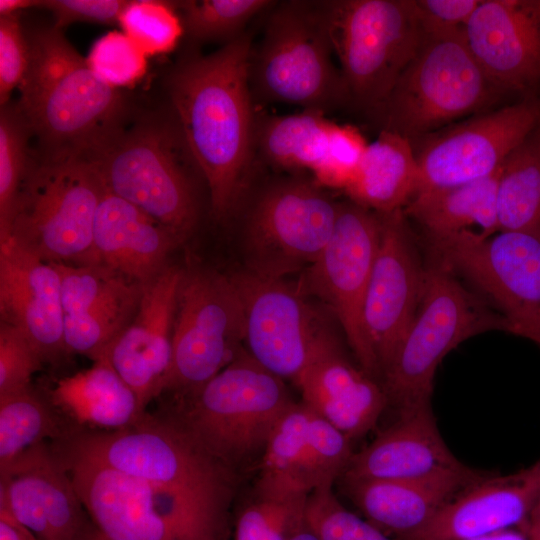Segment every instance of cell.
Returning a JSON list of instances; mask_svg holds the SVG:
<instances>
[{
	"instance_id": "obj_1",
	"label": "cell",
	"mask_w": 540,
	"mask_h": 540,
	"mask_svg": "<svg viewBox=\"0 0 540 540\" xmlns=\"http://www.w3.org/2000/svg\"><path fill=\"white\" fill-rule=\"evenodd\" d=\"M252 44L247 31L209 54L188 50L168 77L170 111L219 220L235 211L255 165L257 106L248 80Z\"/></svg>"
},
{
	"instance_id": "obj_2",
	"label": "cell",
	"mask_w": 540,
	"mask_h": 540,
	"mask_svg": "<svg viewBox=\"0 0 540 540\" xmlns=\"http://www.w3.org/2000/svg\"><path fill=\"white\" fill-rule=\"evenodd\" d=\"M27 37L30 59L17 104L41 153L86 152L128 119L121 90L99 79L60 29L37 27Z\"/></svg>"
},
{
	"instance_id": "obj_3",
	"label": "cell",
	"mask_w": 540,
	"mask_h": 540,
	"mask_svg": "<svg viewBox=\"0 0 540 540\" xmlns=\"http://www.w3.org/2000/svg\"><path fill=\"white\" fill-rule=\"evenodd\" d=\"M128 119L83 154L104 187L186 238L199 218L191 171L200 170L172 115Z\"/></svg>"
},
{
	"instance_id": "obj_4",
	"label": "cell",
	"mask_w": 540,
	"mask_h": 540,
	"mask_svg": "<svg viewBox=\"0 0 540 540\" xmlns=\"http://www.w3.org/2000/svg\"><path fill=\"white\" fill-rule=\"evenodd\" d=\"M333 55L326 1L275 2L249 54L255 105L285 103L327 114L349 104Z\"/></svg>"
},
{
	"instance_id": "obj_5",
	"label": "cell",
	"mask_w": 540,
	"mask_h": 540,
	"mask_svg": "<svg viewBox=\"0 0 540 540\" xmlns=\"http://www.w3.org/2000/svg\"><path fill=\"white\" fill-rule=\"evenodd\" d=\"M105 187L81 152L41 153L31 163L7 239L48 263L92 265L96 212Z\"/></svg>"
},
{
	"instance_id": "obj_6",
	"label": "cell",
	"mask_w": 540,
	"mask_h": 540,
	"mask_svg": "<svg viewBox=\"0 0 540 540\" xmlns=\"http://www.w3.org/2000/svg\"><path fill=\"white\" fill-rule=\"evenodd\" d=\"M62 446L171 489L226 525L232 483L229 466L179 423L143 414L125 428L74 434Z\"/></svg>"
},
{
	"instance_id": "obj_7",
	"label": "cell",
	"mask_w": 540,
	"mask_h": 540,
	"mask_svg": "<svg viewBox=\"0 0 540 540\" xmlns=\"http://www.w3.org/2000/svg\"><path fill=\"white\" fill-rule=\"evenodd\" d=\"M54 452L92 523L110 539H224L225 525L179 493L64 447Z\"/></svg>"
},
{
	"instance_id": "obj_8",
	"label": "cell",
	"mask_w": 540,
	"mask_h": 540,
	"mask_svg": "<svg viewBox=\"0 0 540 540\" xmlns=\"http://www.w3.org/2000/svg\"><path fill=\"white\" fill-rule=\"evenodd\" d=\"M495 88L471 53L464 30L424 33L416 55L373 115L381 130L412 142L478 111Z\"/></svg>"
},
{
	"instance_id": "obj_9",
	"label": "cell",
	"mask_w": 540,
	"mask_h": 540,
	"mask_svg": "<svg viewBox=\"0 0 540 540\" xmlns=\"http://www.w3.org/2000/svg\"><path fill=\"white\" fill-rule=\"evenodd\" d=\"M326 7L349 104L374 113L423 40L414 1L329 0Z\"/></svg>"
},
{
	"instance_id": "obj_10",
	"label": "cell",
	"mask_w": 540,
	"mask_h": 540,
	"mask_svg": "<svg viewBox=\"0 0 540 540\" xmlns=\"http://www.w3.org/2000/svg\"><path fill=\"white\" fill-rule=\"evenodd\" d=\"M502 330V315L486 309L439 263L425 268L416 313L383 372L388 400L398 409L431 403L442 359L465 340Z\"/></svg>"
},
{
	"instance_id": "obj_11",
	"label": "cell",
	"mask_w": 540,
	"mask_h": 540,
	"mask_svg": "<svg viewBox=\"0 0 540 540\" xmlns=\"http://www.w3.org/2000/svg\"><path fill=\"white\" fill-rule=\"evenodd\" d=\"M292 403L282 378L239 351L194 391L179 424L229 466L264 449Z\"/></svg>"
},
{
	"instance_id": "obj_12",
	"label": "cell",
	"mask_w": 540,
	"mask_h": 540,
	"mask_svg": "<svg viewBox=\"0 0 540 540\" xmlns=\"http://www.w3.org/2000/svg\"><path fill=\"white\" fill-rule=\"evenodd\" d=\"M338 209L313 179L288 177L268 185L245 221L248 270L283 278L308 268L331 239Z\"/></svg>"
},
{
	"instance_id": "obj_13",
	"label": "cell",
	"mask_w": 540,
	"mask_h": 540,
	"mask_svg": "<svg viewBox=\"0 0 540 540\" xmlns=\"http://www.w3.org/2000/svg\"><path fill=\"white\" fill-rule=\"evenodd\" d=\"M243 308L232 276L204 268L184 269L165 389L195 391L239 352Z\"/></svg>"
},
{
	"instance_id": "obj_14",
	"label": "cell",
	"mask_w": 540,
	"mask_h": 540,
	"mask_svg": "<svg viewBox=\"0 0 540 540\" xmlns=\"http://www.w3.org/2000/svg\"><path fill=\"white\" fill-rule=\"evenodd\" d=\"M244 316L248 353L284 379H295L338 346L321 314L297 285L250 270L232 276Z\"/></svg>"
},
{
	"instance_id": "obj_15",
	"label": "cell",
	"mask_w": 540,
	"mask_h": 540,
	"mask_svg": "<svg viewBox=\"0 0 540 540\" xmlns=\"http://www.w3.org/2000/svg\"><path fill=\"white\" fill-rule=\"evenodd\" d=\"M381 236L380 214L352 201L339 203L334 232L297 284L323 301L341 325L360 367H379L363 326V305Z\"/></svg>"
},
{
	"instance_id": "obj_16",
	"label": "cell",
	"mask_w": 540,
	"mask_h": 540,
	"mask_svg": "<svg viewBox=\"0 0 540 540\" xmlns=\"http://www.w3.org/2000/svg\"><path fill=\"white\" fill-rule=\"evenodd\" d=\"M539 126L540 98H525L424 137L414 196L494 174Z\"/></svg>"
},
{
	"instance_id": "obj_17",
	"label": "cell",
	"mask_w": 540,
	"mask_h": 540,
	"mask_svg": "<svg viewBox=\"0 0 540 540\" xmlns=\"http://www.w3.org/2000/svg\"><path fill=\"white\" fill-rule=\"evenodd\" d=\"M430 240L437 263L474 284L501 315L540 305V235L464 231Z\"/></svg>"
},
{
	"instance_id": "obj_18",
	"label": "cell",
	"mask_w": 540,
	"mask_h": 540,
	"mask_svg": "<svg viewBox=\"0 0 540 540\" xmlns=\"http://www.w3.org/2000/svg\"><path fill=\"white\" fill-rule=\"evenodd\" d=\"M380 217L381 236L365 294L363 326L383 374L416 313L425 268L417 258L404 211Z\"/></svg>"
},
{
	"instance_id": "obj_19",
	"label": "cell",
	"mask_w": 540,
	"mask_h": 540,
	"mask_svg": "<svg viewBox=\"0 0 540 540\" xmlns=\"http://www.w3.org/2000/svg\"><path fill=\"white\" fill-rule=\"evenodd\" d=\"M464 34L496 88L540 98V0H482Z\"/></svg>"
},
{
	"instance_id": "obj_20",
	"label": "cell",
	"mask_w": 540,
	"mask_h": 540,
	"mask_svg": "<svg viewBox=\"0 0 540 540\" xmlns=\"http://www.w3.org/2000/svg\"><path fill=\"white\" fill-rule=\"evenodd\" d=\"M0 507L40 540H77L90 522L67 470L44 443L0 469Z\"/></svg>"
},
{
	"instance_id": "obj_21",
	"label": "cell",
	"mask_w": 540,
	"mask_h": 540,
	"mask_svg": "<svg viewBox=\"0 0 540 540\" xmlns=\"http://www.w3.org/2000/svg\"><path fill=\"white\" fill-rule=\"evenodd\" d=\"M183 272V268L168 265L143 285L133 319L102 356L110 361L134 391L142 411L162 392L163 381L170 368Z\"/></svg>"
},
{
	"instance_id": "obj_22",
	"label": "cell",
	"mask_w": 540,
	"mask_h": 540,
	"mask_svg": "<svg viewBox=\"0 0 540 540\" xmlns=\"http://www.w3.org/2000/svg\"><path fill=\"white\" fill-rule=\"evenodd\" d=\"M539 494L540 461L507 475H480L445 503L425 527L402 540H460L522 529Z\"/></svg>"
},
{
	"instance_id": "obj_23",
	"label": "cell",
	"mask_w": 540,
	"mask_h": 540,
	"mask_svg": "<svg viewBox=\"0 0 540 540\" xmlns=\"http://www.w3.org/2000/svg\"><path fill=\"white\" fill-rule=\"evenodd\" d=\"M0 315L44 360L67 352L58 270L10 239L0 241Z\"/></svg>"
},
{
	"instance_id": "obj_24",
	"label": "cell",
	"mask_w": 540,
	"mask_h": 540,
	"mask_svg": "<svg viewBox=\"0 0 540 540\" xmlns=\"http://www.w3.org/2000/svg\"><path fill=\"white\" fill-rule=\"evenodd\" d=\"M398 410L393 424L353 454L342 480L413 479L465 466L441 437L431 403Z\"/></svg>"
},
{
	"instance_id": "obj_25",
	"label": "cell",
	"mask_w": 540,
	"mask_h": 540,
	"mask_svg": "<svg viewBox=\"0 0 540 540\" xmlns=\"http://www.w3.org/2000/svg\"><path fill=\"white\" fill-rule=\"evenodd\" d=\"M184 239L105 188L95 216L92 265L144 285L168 266Z\"/></svg>"
},
{
	"instance_id": "obj_26",
	"label": "cell",
	"mask_w": 540,
	"mask_h": 540,
	"mask_svg": "<svg viewBox=\"0 0 540 540\" xmlns=\"http://www.w3.org/2000/svg\"><path fill=\"white\" fill-rule=\"evenodd\" d=\"M480 475L464 466L413 479L343 483L365 519L384 533L405 539L425 527L445 503Z\"/></svg>"
},
{
	"instance_id": "obj_27",
	"label": "cell",
	"mask_w": 540,
	"mask_h": 540,
	"mask_svg": "<svg viewBox=\"0 0 540 540\" xmlns=\"http://www.w3.org/2000/svg\"><path fill=\"white\" fill-rule=\"evenodd\" d=\"M294 382L302 402L351 441L376 425L389 402L384 387L349 362L338 346L315 359Z\"/></svg>"
},
{
	"instance_id": "obj_28",
	"label": "cell",
	"mask_w": 540,
	"mask_h": 540,
	"mask_svg": "<svg viewBox=\"0 0 540 540\" xmlns=\"http://www.w3.org/2000/svg\"><path fill=\"white\" fill-rule=\"evenodd\" d=\"M50 397L52 404L74 421L95 427L117 430L143 415L136 394L106 357L58 380Z\"/></svg>"
},
{
	"instance_id": "obj_29",
	"label": "cell",
	"mask_w": 540,
	"mask_h": 540,
	"mask_svg": "<svg viewBox=\"0 0 540 540\" xmlns=\"http://www.w3.org/2000/svg\"><path fill=\"white\" fill-rule=\"evenodd\" d=\"M418 163L412 142L381 130L368 144L359 170L345 189L350 201L379 214L403 210L413 198Z\"/></svg>"
},
{
	"instance_id": "obj_30",
	"label": "cell",
	"mask_w": 540,
	"mask_h": 540,
	"mask_svg": "<svg viewBox=\"0 0 540 540\" xmlns=\"http://www.w3.org/2000/svg\"><path fill=\"white\" fill-rule=\"evenodd\" d=\"M310 409L293 402L270 433L263 449L258 493L310 494L327 485L308 432Z\"/></svg>"
},
{
	"instance_id": "obj_31",
	"label": "cell",
	"mask_w": 540,
	"mask_h": 540,
	"mask_svg": "<svg viewBox=\"0 0 540 540\" xmlns=\"http://www.w3.org/2000/svg\"><path fill=\"white\" fill-rule=\"evenodd\" d=\"M501 167L492 175L463 185L419 193L403 209L429 237L478 231L483 237L498 231L496 196Z\"/></svg>"
},
{
	"instance_id": "obj_32",
	"label": "cell",
	"mask_w": 540,
	"mask_h": 540,
	"mask_svg": "<svg viewBox=\"0 0 540 540\" xmlns=\"http://www.w3.org/2000/svg\"><path fill=\"white\" fill-rule=\"evenodd\" d=\"M334 123L318 110L273 115L257 107L255 162L312 173L326 153Z\"/></svg>"
},
{
	"instance_id": "obj_33",
	"label": "cell",
	"mask_w": 540,
	"mask_h": 540,
	"mask_svg": "<svg viewBox=\"0 0 540 540\" xmlns=\"http://www.w3.org/2000/svg\"><path fill=\"white\" fill-rule=\"evenodd\" d=\"M143 285L132 283L122 289L83 300L64 315L67 352L83 354L93 361L102 357L133 319Z\"/></svg>"
},
{
	"instance_id": "obj_34",
	"label": "cell",
	"mask_w": 540,
	"mask_h": 540,
	"mask_svg": "<svg viewBox=\"0 0 540 540\" xmlns=\"http://www.w3.org/2000/svg\"><path fill=\"white\" fill-rule=\"evenodd\" d=\"M496 207L498 231L540 235V126L502 164Z\"/></svg>"
},
{
	"instance_id": "obj_35",
	"label": "cell",
	"mask_w": 540,
	"mask_h": 540,
	"mask_svg": "<svg viewBox=\"0 0 540 540\" xmlns=\"http://www.w3.org/2000/svg\"><path fill=\"white\" fill-rule=\"evenodd\" d=\"M271 0H184L175 1L184 36L193 44L208 41L228 43L245 32L252 19L269 10Z\"/></svg>"
},
{
	"instance_id": "obj_36",
	"label": "cell",
	"mask_w": 540,
	"mask_h": 540,
	"mask_svg": "<svg viewBox=\"0 0 540 540\" xmlns=\"http://www.w3.org/2000/svg\"><path fill=\"white\" fill-rule=\"evenodd\" d=\"M48 406L27 388L0 397V469L46 437L59 434Z\"/></svg>"
},
{
	"instance_id": "obj_37",
	"label": "cell",
	"mask_w": 540,
	"mask_h": 540,
	"mask_svg": "<svg viewBox=\"0 0 540 540\" xmlns=\"http://www.w3.org/2000/svg\"><path fill=\"white\" fill-rule=\"evenodd\" d=\"M31 130L17 102L1 106L0 111V240L8 235L12 214L32 156L29 154Z\"/></svg>"
},
{
	"instance_id": "obj_38",
	"label": "cell",
	"mask_w": 540,
	"mask_h": 540,
	"mask_svg": "<svg viewBox=\"0 0 540 540\" xmlns=\"http://www.w3.org/2000/svg\"><path fill=\"white\" fill-rule=\"evenodd\" d=\"M309 494H261L239 514L234 540H290L306 525Z\"/></svg>"
},
{
	"instance_id": "obj_39",
	"label": "cell",
	"mask_w": 540,
	"mask_h": 540,
	"mask_svg": "<svg viewBox=\"0 0 540 540\" xmlns=\"http://www.w3.org/2000/svg\"><path fill=\"white\" fill-rule=\"evenodd\" d=\"M118 24L146 56L173 51L184 36L175 1L130 0Z\"/></svg>"
},
{
	"instance_id": "obj_40",
	"label": "cell",
	"mask_w": 540,
	"mask_h": 540,
	"mask_svg": "<svg viewBox=\"0 0 540 540\" xmlns=\"http://www.w3.org/2000/svg\"><path fill=\"white\" fill-rule=\"evenodd\" d=\"M306 523L319 540H402L348 510L333 494L332 486L309 494Z\"/></svg>"
},
{
	"instance_id": "obj_41",
	"label": "cell",
	"mask_w": 540,
	"mask_h": 540,
	"mask_svg": "<svg viewBox=\"0 0 540 540\" xmlns=\"http://www.w3.org/2000/svg\"><path fill=\"white\" fill-rule=\"evenodd\" d=\"M146 58L123 32L112 31L93 44L86 60L99 79L120 90L136 84L145 75Z\"/></svg>"
},
{
	"instance_id": "obj_42",
	"label": "cell",
	"mask_w": 540,
	"mask_h": 540,
	"mask_svg": "<svg viewBox=\"0 0 540 540\" xmlns=\"http://www.w3.org/2000/svg\"><path fill=\"white\" fill-rule=\"evenodd\" d=\"M368 142L349 124L334 123L326 153L313 170V180L323 188L345 189L355 178Z\"/></svg>"
},
{
	"instance_id": "obj_43",
	"label": "cell",
	"mask_w": 540,
	"mask_h": 540,
	"mask_svg": "<svg viewBox=\"0 0 540 540\" xmlns=\"http://www.w3.org/2000/svg\"><path fill=\"white\" fill-rule=\"evenodd\" d=\"M44 361L33 343L16 327L0 325V397L30 387Z\"/></svg>"
},
{
	"instance_id": "obj_44",
	"label": "cell",
	"mask_w": 540,
	"mask_h": 540,
	"mask_svg": "<svg viewBox=\"0 0 540 540\" xmlns=\"http://www.w3.org/2000/svg\"><path fill=\"white\" fill-rule=\"evenodd\" d=\"M30 46L19 13L0 16V104L9 103L29 65Z\"/></svg>"
},
{
	"instance_id": "obj_45",
	"label": "cell",
	"mask_w": 540,
	"mask_h": 540,
	"mask_svg": "<svg viewBox=\"0 0 540 540\" xmlns=\"http://www.w3.org/2000/svg\"><path fill=\"white\" fill-rule=\"evenodd\" d=\"M130 0H41L39 8L51 12L57 29L75 22L114 24L119 22Z\"/></svg>"
},
{
	"instance_id": "obj_46",
	"label": "cell",
	"mask_w": 540,
	"mask_h": 540,
	"mask_svg": "<svg viewBox=\"0 0 540 540\" xmlns=\"http://www.w3.org/2000/svg\"><path fill=\"white\" fill-rule=\"evenodd\" d=\"M424 33L464 30L482 0H413Z\"/></svg>"
},
{
	"instance_id": "obj_47",
	"label": "cell",
	"mask_w": 540,
	"mask_h": 540,
	"mask_svg": "<svg viewBox=\"0 0 540 540\" xmlns=\"http://www.w3.org/2000/svg\"><path fill=\"white\" fill-rule=\"evenodd\" d=\"M502 330L528 339L540 346V305L502 315Z\"/></svg>"
},
{
	"instance_id": "obj_48",
	"label": "cell",
	"mask_w": 540,
	"mask_h": 540,
	"mask_svg": "<svg viewBox=\"0 0 540 540\" xmlns=\"http://www.w3.org/2000/svg\"><path fill=\"white\" fill-rule=\"evenodd\" d=\"M0 540H40L8 510L0 507Z\"/></svg>"
},
{
	"instance_id": "obj_49",
	"label": "cell",
	"mask_w": 540,
	"mask_h": 540,
	"mask_svg": "<svg viewBox=\"0 0 540 540\" xmlns=\"http://www.w3.org/2000/svg\"><path fill=\"white\" fill-rule=\"evenodd\" d=\"M528 540H540V494L523 526Z\"/></svg>"
},
{
	"instance_id": "obj_50",
	"label": "cell",
	"mask_w": 540,
	"mask_h": 540,
	"mask_svg": "<svg viewBox=\"0 0 540 540\" xmlns=\"http://www.w3.org/2000/svg\"><path fill=\"white\" fill-rule=\"evenodd\" d=\"M460 540H528V537L521 528H510Z\"/></svg>"
},
{
	"instance_id": "obj_51",
	"label": "cell",
	"mask_w": 540,
	"mask_h": 540,
	"mask_svg": "<svg viewBox=\"0 0 540 540\" xmlns=\"http://www.w3.org/2000/svg\"><path fill=\"white\" fill-rule=\"evenodd\" d=\"M41 0H0V16L19 13L21 10L40 7Z\"/></svg>"
},
{
	"instance_id": "obj_52",
	"label": "cell",
	"mask_w": 540,
	"mask_h": 540,
	"mask_svg": "<svg viewBox=\"0 0 540 540\" xmlns=\"http://www.w3.org/2000/svg\"><path fill=\"white\" fill-rule=\"evenodd\" d=\"M77 540H112L102 533L93 523L89 522Z\"/></svg>"
},
{
	"instance_id": "obj_53",
	"label": "cell",
	"mask_w": 540,
	"mask_h": 540,
	"mask_svg": "<svg viewBox=\"0 0 540 540\" xmlns=\"http://www.w3.org/2000/svg\"><path fill=\"white\" fill-rule=\"evenodd\" d=\"M290 540H319L307 523L303 529L296 533Z\"/></svg>"
}]
</instances>
